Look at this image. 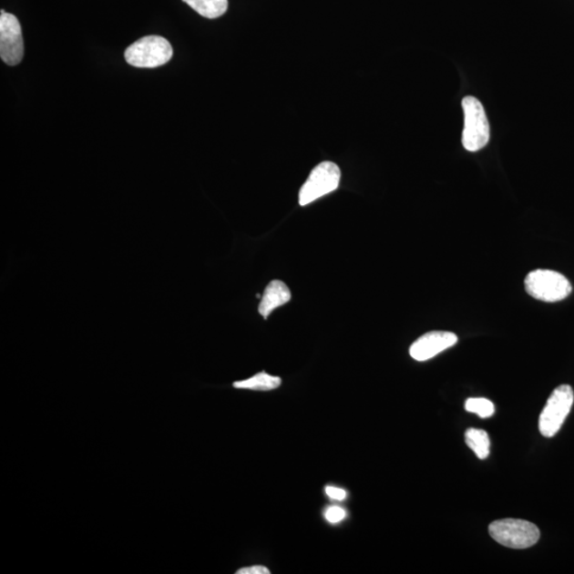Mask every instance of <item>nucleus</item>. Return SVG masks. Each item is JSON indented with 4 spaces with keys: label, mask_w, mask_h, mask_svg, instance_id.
<instances>
[{
    "label": "nucleus",
    "mask_w": 574,
    "mask_h": 574,
    "mask_svg": "<svg viewBox=\"0 0 574 574\" xmlns=\"http://www.w3.org/2000/svg\"><path fill=\"white\" fill-rule=\"evenodd\" d=\"M464 111V130L462 143L464 149L476 152L484 149L489 142L490 128L487 112L481 101L467 96L462 101Z\"/></svg>",
    "instance_id": "1"
},
{
    "label": "nucleus",
    "mask_w": 574,
    "mask_h": 574,
    "mask_svg": "<svg viewBox=\"0 0 574 574\" xmlns=\"http://www.w3.org/2000/svg\"><path fill=\"white\" fill-rule=\"evenodd\" d=\"M172 54L174 51L166 38L149 36L130 45L125 51V59L134 67L155 68L169 63Z\"/></svg>",
    "instance_id": "2"
},
{
    "label": "nucleus",
    "mask_w": 574,
    "mask_h": 574,
    "mask_svg": "<svg viewBox=\"0 0 574 574\" xmlns=\"http://www.w3.org/2000/svg\"><path fill=\"white\" fill-rule=\"evenodd\" d=\"M489 534L500 545L510 548H527L538 544L540 532L532 522L500 519L490 523Z\"/></svg>",
    "instance_id": "3"
},
{
    "label": "nucleus",
    "mask_w": 574,
    "mask_h": 574,
    "mask_svg": "<svg viewBox=\"0 0 574 574\" xmlns=\"http://www.w3.org/2000/svg\"><path fill=\"white\" fill-rule=\"evenodd\" d=\"M526 291L533 298L545 302H559L572 292V286L563 274L548 270H536L525 280Z\"/></svg>",
    "instance_id": "4"
},
{
    "label": "nucleus",
    "mask_w": 574,
    "mask_h": 574,
    "mask_svg": "<svg viewBox=\"0 0 574 574\" xmlns=\"http://www.w3.org/2000/svg\"><path fill=\"white\" fill-rule=\"evenodd\" d=\"M574 393L570 385H560L554 389L539 417V431L545 437H553L563 425L570 413Z\"/></svg>",
    "instance_id": "5"
},
{
    "label": "nucleus",
    "mask_w": 574,
    "mask_h": 574,
    "mask_svg": "<svg viewBox=\"0 0 574 574\" xmlns=\"http://www.w3.org/2000/svg\"><path fill=\"white\" fill-rule=\"evenodd\" d=\"M341 180V169L333 162L325 161L318 164L311 171L308 180L299 191V204L302 207L314 202L324 195L334 191Z\"/></svg>",
    "instance_id": "6"
},
{
    "label": "nucleus",
    "mask_w": 574,
    "mask_h": 574,
    "mask_svg": "<svg viewBox=\"0 0 574 574\" xmlns=\"http://www.w3.org/2000/svg\"><path fill=\"white\" fill-rule=\"evenodd\" d=\"M0 56L10 67L17 66L24 57L21 24L15 15L4 10L0 15Z\"/></svg>",
    "instance_id": "7"
},
{
    "label": "nucleus",
    "mask_w": 574,
    "mask_h": 574,
    "mask_svg": "<svg viewBox=\"0 0 574 574\" xmlns=\"http://www.w3.org/2000/svg\"><path fill=\"white\" fill-rule=\"evenodd\" d=\"M458 338L452 332H429L415 342L410 348V354L414 360L424 362L432 359L443 351L455 346Z\"/></svg>",
    "instance_id": "8"
},
{
    "label": "nucleus",
    "mask_w": 574,
    "mask_h": 574,
    "mask_svg": "<svg viewBox=\"0 0 574 574\" xmlns=\"http://www.w3.org/2000/svg\"><path fill=\"white\" fill-rule=\"evenodd\" d=\"M292 293L282 281L273 280L266 286L263 296L259 305V313L265 319L272 314L273 310L290 302Z\"/></svg>",
    "instance_id": "9"
},
{
    "label": "nucleus",
    "mask_w": 574,
    "mask_h": 574,
    "mask_svg": "<svg viewBox=\"0 0 574 574\" xmlns=\"http://www.w3.org/2000/svg\"><path fill=\"white\" fill-rule=\"evenodd\" d=\"M198 15L210 19L220 17L228 10V0H183Z\"/></svg>",
    "instance_id": "10"
},
{
    "label": "nucleus",
    "mask_w": 574,
    "mask_h": 574,
    "mask_svg": "<svg viewBox=\"0 0 574 574\" xmlns=\"http://www.w3.org/2000/svg\"><path fill=\"white\" fill-rule=\"evenodd\" d=\"M281 385L279 376L266 373H259L247 380L236 381L233 387L238 389H251V391H272Z\"/></svg>",
    "instance_id": "11"
},
{
    "label": "nucleus",
    "mask_w": 574,
    "mask_h": 574,
    "mask_svg": "<svg viewBox=\"0 0 574 574\" xmlns=\"http://www.w3.org/2000/svg\"><path fill=\"white\" fill-rule=\"evenodd\" d=\"M466 444L475 452V455L480 458H487L490 453V439L487 431L471 429L466 431Z\"/></svg>",
    "instance_id": "12"
},
{
    "label": "nucleus",
    "mask_w": 574,
    "mask_h": 574,
    "mask_svg": "<svg viewBox=\"0 0 574 574\" xmlns=\"http://www.w3.org/2000/svg\"><path fill=\"white\" fill-rule=\"evenodd\" d=\"M466 411L477 414L481 418H488L495 414L493 402L485 398H470L466 401Z\"/></svg>",
    "instance_id": "13"
},
{
    "label": "nucleus",
    "mask_w": 574,
    "mask_h": 574,
    "mask_svg": "<svg viewBox=\"0 0 574 574\" xmlns=\"http://www.w3.org/2000/svg\"><path fill=\"white\" fill-rule=\"evenodd\" d=\"M324 517L329 522L337 523L344 519L346 512L342 507H331L325 510Z\"/></svg>",
    "instance_id": "14"
},
{
    "label": "nucleus",
    "mask_w": 574,
    "mask_h": 574,
    "mask_svg": "<svg viewBox=\"0 0 574 574\" xmlns=\"http://www.w3.org/2000/svg\"><path fill=\"white\" fill-rule=\"evenodd\" d=\"M325 493H327L328 497H330L331 499L337 501H343L347 497L346 491L342 488L328 487H325Z\"/></svg>",
    "instance_id": "15"
},
{
    "label": "nucleus",
    "mask_w": 574,
    "mask_h": 574,
    "mask_svg": "<svg viewBox=\"0 0 574 574\" xmlns=\"http://www.w3.org/2000/svg\"><path fill=\"white\" fill-rule=\"evenodd\" d=\"M238 574H270L271 571L267 569L266 567L263 566H252L247 568H241L238 572Z\"/></svg>",
    "instance_id": "16"
},
{
    "label": "nucleus",
    "mask_w": 574,
    "mask_h": 574,
    "mask_svg": "<svg viewBox=\"0 0 574 574\" xmlns=\"http://www.w3.org/2000/svg\"><path fill=\"white\" fill-rule=\"evenodd\" d=\"M257 298H261V295H260V293H257Z\"/></svg>",
    "instance_id": "17"
}]
</instances>
